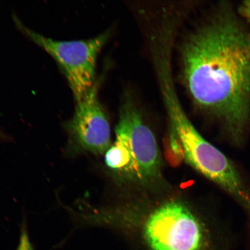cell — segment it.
I'll return each instance as SVG.
<instances>
[{
    "label": "cell",
    "mask_w": 250,
    "mask_h": 250,
    "mask_svg": "<svg viewBox=\"0 0 250 250\" xmlns=\"http://www.w3.org/2000/svg\"><path fill=\"white\" fill-rule=\"evenodd\" d=\"M181 61L193 102L241 139L250 121V33L221 10L188 37Z\"/></svg>",
    "instance_id": "cell-1"
},
{
    "label": "cell",
    "mask_w": 250,
    "mask_h": 250,
    "mask_svg": "<svg viewBox=\"0 0 250 250\" xmlns=\"http://www.w3.org/2000/svg\"><path fill=\"white\" fill-rule=\"evenodd\" d=\"M113 144L105 153L107 167L124 179L148 186L161 177V158L154 133L131 99L125 100Z\"/></svg>",
    "instance_id": "cell-2"
},
{
    "label": "cell",
    "mask_w": 250,
    "mask_h": 250,
    "mask_svg": "<svg viewBox=\"0 0 250 250\" xmlns=\"http://www.w3.org/2000/svg\"><path fill=\"white\" fill-rule=\"evenodd\" d=\"M168 66L160 68L162 93L171 124L183 158L196 171L226 192L235 189L240 174L224 153L203 138L187 116L178 99Z\"/></svg>",
    "instance_id": "cell-3"
},
{
    "label": "cell",
    "mask_w": 250,
    "mask_h": 250,
    "mask_svg": "<svg viewBox=\"0 0 250 250\" xmlns=\"http://www.w3.org/2000/svg\"><path fill=\"white\" fill-rule=\"evenodd\" d=\"M143 236L147 250H230L217 245L193 212L183 203L170 201L146 219Z\"/></svg>",
    "instance_id": "cell-4"
},
{
    "label": "cell",
    "mask_w": 250,
    "mask_h": 250,
    "mask_svg": "<svg viewBox=\"0 0 250 250\" xmlns=\"http://www.w3.org/2000/svg\"><path fill=\"white\" fill-rule=\"evenodd\" d=\"M14 20L21 32L55 59L67 78L76 102L85 98L96 83L97 59L109 33L106 31L89 40L58 41L30 29L15 15Z\"/></svg>",
    "instance_id": "cell-5"
},
{
    "label": "cell",
    "mask_w": 250,
    "mask_h": 250,
    "mask_svg": "<svg viewBox=\"0 0 250 250\" xmlns=\"http://www.w3.org/2000/svg\"><path fill=\"white\" fill-rule=\"evenodd\" d=\"M96 82L88 94L76 103L73 118L63 125L68 134L66 153L75 156L88 152L105 154L111 146V128L98 98Z\"/></svg>",
    "instance_id": "cell-6"
},
{
    "label": "cell",
    "mask_w": 250,
    "mask_h": 250,
    "mask_svg": "<svg viewBox=\"0 0 250 250\" xmlns=\"http://www.w3.org/2000/svg\"><path fill=\"white\" fill-rule=\"evenodd\" d=\"M17 250H33L25 221L21 224L20 242Z\"/></svg>",
    "instance_id": "cell-7"
},
{
    "label": "cell",
    "mask_w": 250,
    "mask_h": 250,
    "mask_svg": "<svg viewBox=\"0 0 250 250\" xmlns=\"http://www.w3.org/2000/svg\"><path fill=\"white\" fill-rule=\"evenodd\" d=\"M240 14L250 23V1L243 2L239 8Z\"/></svg>",
    "instance_id": "cell-8"
}]
</instances>
